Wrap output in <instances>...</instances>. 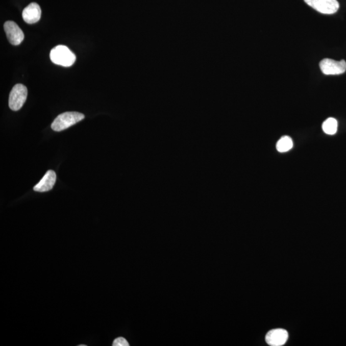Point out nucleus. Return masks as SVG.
<instances>
[{"label":"nucleus","instance_id":"nucleus-1","mask_svg":"<svg viewBox=\"0 0 346 346\" xmlns=\"http://www.w3.org/2000/svg\"><path fill=\"white\" fill-rule=\"evenodd\" d=\"M85 118V115L77 112H66L58 115L52 124L55 132H61L69 129Z\"/></svg>","mask_w":346,"mask_h":346},{"label":"nucleus","instance_id":"nucleus-2","mask_svg":"<svg viewBox=\"0 0 346 346\" xmlns=\"http://www.w3.org/2000/svg\"><path fill=\"white\" fill-rule=\"evenodd\" d=\"M50 59L53 63L64 67L71 66L76 61V56L68 47L59 45L50 52Z\"/></svg>","mask_w":346,"mask_h":346},{"label":"nucleus","instance_id":"nucleus-3","mask_svg":"<svg viewBox=\"0 0 346 346\" xmlns=\"http://www.w3.org/2000/svg\"><path fill=\"white\" fill-rule=\"evenodd\" d=\"M28 90L26 86L22 84H16L12 88L10 93L9 105L10 109L13 111H17L21 109L26 102Z\"/></svg>","mask_w":346,"mask_h":346},{"label":"nucleus","instance_id":"nucleus-4","mask_svg":"<svg viewBox=\"0 0 346 346\" xmlns=\"http://www.w3.org/2000/svg\"><path fill=\"white\" fill-rule=\"evenodd\" d=\"M306 4L315 11L324 14H333L339 9L337 0H304Z\"/></svg>","mask_w":346,"mask_h":346},{"label":"nucleus","instance_id":"nucleus-5","mask_svg":"<svg viewBox=\"0 0 346 346\" xmlns=\"http://www.w3.org/2000/svg\"><path fill=\"white\" fill-rule=\"evenodd\" d=\"M320 70L325 75H336L343 73L346 70V62L344 60L336 61L330 59H325L320 62Z\"/></svg>","mask_w":346,"mask_h":346},{"label":"nucleus","instance_id":"nucleus-6","mask_svg":"<svg viewBox=\"0 0 346 346\" xmlns=\"http://www.w3.org/2000/svg\"><path fill=\"white\" fill-rule=\"evenodd\" d=\"M4 31L9 41L14 46H17L23 41L24 37L23 32L16 22L12 21L5 22Z\"/></svg>","mask_w":346,"mask_h":346},{"label":"nucleus","instance_id":"nucleus-7","mask_svg":"<svg viewBox=\"0 0 346 346\" xmlns=\"http://www.w3.org/2000/svg\"><path fill=\"white\" fill-rule=\"evenodd\" d=\"M288 334L287 331L283 329H275L267 333L265 341L271 346H281L287 342Z\"/></svg>","mask_w":346,"mask_h":346},{"label":"nucleus","instance_id":"nucleus-8","mask_svg":"<svg viewBox=\"0 0 346 346\" xmlns=\"http://www.w3.org/2000/svg\"><path fill=\"white\" fill-rule=\"evenodd\" d=\"M22 18L28 24L36 23L41 19V9L38 4L31 3L23 10Z\"/></svg>","mask_w":346,"mask_h":346},{"label":"nucleus","instance_id":"nucleus-9","mask_svg":"<svg viewBox=\"0 0 346 346\" xmlns=\"http://www.w3.org/2000/svg\"><path fill=\"white\" fill-rule=\"evenodd\" d=\"M56 179V173L54 170H47L41 181L34 187V190L39 192L49 191L54 187Z\"/></svg>","mask_w":346,"mask_h":346},{"label":"nucleus","instance_id":"nucleus-10","mask_svg":"<svg viewBox=\"0 0 346 346\" xmlns=\"http://www.w3.org/2000/svg\"><path fill=\"white\" fill-rule=\"evenodd\" d=\"M323 130L326 134L328 135H334L337 131L338 122L337 120L333 117H330L323 122Z\"/></svg>","mask_w":346,"mask_h":346},{"label":"nucleus","instance_id":"nucleus-11","mask_svg":"<svg viewBox=\"0 0 346 346\" xmlns=\"http://www.w3.org/2000/svg\"><path fill=\"white\" fill-rule=\"evenodd\" d=\"M293 147V142L291 138L285 136L281 138L278 140L277 144V149L278 152L284 153L289 151Z\"/></svg>","mask_w":346,"mask_h":346},{"label":"nucleus","instance_id":"nucleus-12","mask_svg":"<svg viewBox=\"0 0 346 346\" xmlns=\"http://www.w3.org/2000/svg\"><path fill=\"white\" fill-rule=\"evenodd\" d=\"M113 346H129V343L125 338L119 337L115 339L113 342Z\"/></svg>","mask_w":346,"mask_h":346},{"label":"nucleus","instance_id":"nucleus-13","mask_svg":"<svg viewBox=\"0 0 346 346\" xmlns=\"http://www.w3.org/2000/svg\"><path fill=\"white\" fill-rule=\"evenodd\" d=\"M79 346H86V345H80Z\"/></svg>","mask_w":346,"mask_h":346}]
</instances>
